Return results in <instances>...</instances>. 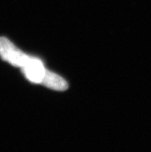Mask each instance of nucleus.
I'll return each mask as SVG.
<instances>
[{
	"instance_id": "f257e3e1",
	"label": "nucleus",
	"mask_w": 151,
	"mask_h": 152,
	"mask_svg": "<svg viewBox=\"0 0 151 152\" xmlns=\"http://www.w3.org/2000/svg\"><path fill=\"white\" fill-rule=\"evenodd\" d=\"M0 56L14 66L20 68H23L30 58L6 37H0Z\"/></svg>"
},
{
	"instance_id": "f03ea898",
	"label": "nucleus",
	"mask_w": 151,
	"mask_h": 152,
	"mask_svg": "<svg viewBox=\"0 0 151 152\" xmlns=\"http://www.w3.org/2000/svg\"><path fill=\"white\" fill-rule=\"evenodd\" d=\"M23 73L29 81L35 83H41L47 73L42 61L37 58L30 57L23 68Z\"/></svg>"
},
{
	"instance_id": "7ed1b4c3",
	"label": "nucleus",
	"mask_w": 151,
	"mask_h": 152,
	"mask_svg": "<svg viewBox=\"0 0 151 152\" xmlns=\"http://www.w3.org/2000/svg\"><path fill=\"white\" fill-rule=\"evenodd\" d=\"M41 84L55 91H63L68 89V83L59 75L50 71H47Z\"/></svg>"
}]
</instances>
